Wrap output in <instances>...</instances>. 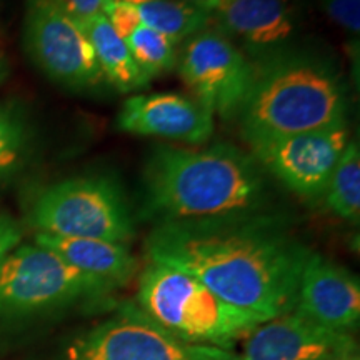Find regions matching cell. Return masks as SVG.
<instances>
[{
  "label": "cell",
  "mask_w": 360,
  "mask_h": 360,
  "mask_svg": "<svg viewBox=\"0 0 360 360\" xmlns=\"http://www.w3.org/2000/svg\"><path fill=\"white\" fill-rule=\"evenodd\" d=\"M146 249L148 262L182 270L224 302L264 321L295 309L310 255L272 214L159 224Z\"/></svg>",
  "instance_id": "1"
},
{
  "label": "cell",
  "mask_w": 360,
  "mask_h": 360,
  "mask_svg": "<svg viewBox=\"0 0 360 360\" xmlns=\"http://www.w3.org/2000/svg\"><path fill=\"white\" fill-rule=\"evenodd\" d=\"M269 175L231 143L205 148L159 146L142 170V215L155 225L267 214Z\"/></svg>",
  "instance_id": "2"
},
{
  "label": "cell",
  "mask_w": 360,
  "mask_h": 360,
  "mask_svg": "<svg viewBox=\"0 0 360 360\" xmlns=\"http://www.w3.org/2000/svg\"><path fill=\"white\" fill-rule=\"evenodd\" d=\"M347 87L339 69L309 52L283 51L254 62L242 105L244 139L322 130L345 124Z\"/></svg>",
  "instance_id": "3"
},
{
  "label": "cell",
  "mask_w": 360,
  "mask_h": 360,
  "mask_svg": "<svg viewBox=\"0 0 360 360\" xmlns=\"http://www.w3.org/2000/svg\"><path fill=\"white\" fill-rule=\"evenodd\" d=\"M139 305L179 339L222 349H231L232 342L265 322L259 315L224 302L195 277L154 262L141 277Z\"/></svg>",
  "instance_id": "4"
},
{
  "label": "cell",
  "mask_w": 360,
  "mask_h": 360,
  "mask_svg": "<svg viewBox=\"0 0 360 360\" xmlns=\"http://www.w3.org/2000/svg\"><path fill=\"white\" fill-rule=\"evenodd\" d=\"M27 219L37 233L125 244L135 233L129 202L109 175H84L49 184L29 197Z\"/></svg>",
  "instance_id": "5"
},
{
  "label": "cell",
  "mask_w": 360,
  "mask_h": 360,
  "mask_svg": "<svg viewBox=\"0 0 360 360\" xmlns=\"http://www.w3.org/2000/svg\"><path fill=\"white\" fill-rule=\"evenodd\" d=\"M110 289L40 245H17L0 262V317H22L105 295Z\"/></svg>",
  "instance_id": "6"
},
{
  "label": "cell",
  "mask_w": 360,
  "mask_h": 360,
  "mask_svg": "<svg viewBox=\"0 0 360 360\" xmlns=\"http://www.w3.org/2000/svg\"><path fill=\"white\" fill-rule=\"evenodd\" d=\"M70 360H240L231 349L191 344L127 305L72 344Z\"/></svg>",
  "instance_id": "7"
},
{
  "label": "cell",
  "mask_w": 360,
  "mask_h": 360,
  "mask_svg": "<svg viewBox=\"0 0 360 360\" xmlns=\"http://www.w3.org/2000/svg\"><path fill=\"white\" fill-rule=\"evenodd\" d=\"M179 74L202 105L222 119L238 117L254 80V62L219 29L192 35L177 56Z\"/></svg>",
  "instance_id": "8"
},
{
  "label": "cell",
  "mask_w": 360,
  "mask_h": 360,
  "mask_svg": "<svg viewBox=\"0 0 360 360\" xmlns=\"http://www.w3.org/2000/svg\"><path fill=\"white\" fill-rule=\"evenodd\" d=\"M24 45L42 74L62 87L89 90L103 80L84 30L52 0H27Z\"/></svg>",
  "instance_id": "9"
},
{
  "label": "cell",
  "mask_w": 360,
  "mask_h": 360,
  "mask_svg": "<svg viewBox=\"0 0 360 360\" xmlns=\"http://www.w3.org/2000/svg\"><path fill=\"white\" fill-rule=\"evenodd\" d=\"M252 155L290 192L321 199L342 152L349 143L347 122L322 130L247 139Z\"/></svg>",
  "instance_id": "10"
},
{
  "label": "cell",
  "mask_w": 360,
  "mask_h": 360,
  "mask_svg": "<svg viewBox=\"0 0 360 360\" xmlns=\"http://www.w3.org/2000/svg\"><path fill=\"white\" fill-rule=\"evenodd\" d=\"M240 360H359L349 332L326 327L294 309L259 323L249 334Z\"/></svg>",
  "instance_id": "11"
},
{
  "label": "cell",
  "mask_w": 360,
  "mask_h": 360,
  "mask_svg": "<svg viewBox=\"0 0 360 360\" xmlns=\"http://www.w3.org/2000/svg\"><path fill=\"white\" fill-rule=\"evenodd\" d=\"M122 132L202 146L214 134V114L195 97L139 94L129 97L117 117Z\"/></svg>",
  "instance_id": "12"
},
{
  "label": "cell",
  "mask_w": 360,
  "mask_h": 360,
  "mask_svg": "<svg viewBox=\"0 0 360 360\" xmlns=\"http://www.w3.org/2000/svg\"><path fill=\"white\" fill-rule=\"evenodd\" d=\"M219 30L240 40L244 53L255 62L289 51L295 17L287 0H220L210 13Z\"/></svg>",
  "instance_id": "13"
},
{
  "label": "cell",
  "mask_w": 360,
  "mask_h": 360,
  "mask_svg": "<svg viewBox=\"0 0 360 360\" xmlns=\"http://www.w3.org/2000/svg\"><path fill=\"white\" fill-rule=\"evenodd\" d=\"M295 309L326 327L352 330L360 321L359 278L323 255L310 252L300 274Z\"/></svg>",
  "instance_id": "14"
},
{
  "label": "cell",
  "mask_w": 360,
  "mask_h": 360,
  "mask_svg": "<svg viewBox=\"0 0 360 360\" xmlns=\"http://www.w3.org/2000/svg\"><path fill=\"white\" fill-rule=\"evenodd\" d=\"M35 244L52 250L72 267L102 282L110 290L125 285L137 270V260L125 244L51 233H37Z\"/></svg>",
  "instance_id": "15"
},
{
  "label": "cell",
  "mask_w": 360,
  "mask_h": 360,
  "mask_svg": "<svg viewBox=\"0 0 360 360\" xmlns=\"http://www.w3.org/2000/svg\"><path fill=\"white\" fill-rule=\"evenodd\" d=\"M80 29L92 45L103 79L109 80L119 92L124 94L147 87L148 80L135 65L127 44L115 32L103 13L85 22Z\"/></svg>",
  "instance_id": "16"
},
{
  "label": "cell",
  "mask_w": 360,
  "mask_h": 360,
  "mask_svg": "<svg viewBox=\"0 0 360 360\" xmlns=\"http://www.w3.org/2000/svg\"><path fill=\"white\" fill-rule=\"evenodd\" d=\"M137 12L143 25L179 44L207 29L212 20L209 12L186 0H124Z\"/></svg>",
  "instance_id": "17"
},
{
  "label": "cell",
  "mask_w": 360,
  "mask_h": 360,
  "mask_svg": "<svg viewBox=\"0 0 360 360\" xmlns=\"http://www.w3.org/2000/svg\"><path fill=\"white\" fill-rule=\"evenodd\" d=\"M34 155V127L19 102L0 103V188L24 172Z\"/></svg>",
  "instance_id": "18"
},
{
  "label": "cell",
  "mask_w": 360,
  "mask_h": 360,
  "mask_svg": "<svg viewBox=\"0 0 360 360\" xmlns=\"http://www.w3.org/2000/svg\"><path fill=\"white\" fill-rule=\"evenodd\" d=\"M328 209L337 217L359 224L360 220V148L349 141L323 192Z\"/></svg>",
  "instance_id": "19"
},
{
  "label": "cell",
  "mask_w": 360,
  "mask_h": 360,
  "mask_svg": "<svg viewBox=\"0 0 360 360\" xmlns=\"http://www.w3.org/2000/svg\"><path fill=\"white\" fill-rule=\"evenodd\" d=\"M124 40L135 65L148 82L177 65V44L142 22L135 25Z\"/></svg>",
  "instance_id": "20"
},
{
  "label": "cell",
  "mask_w": 360,
  "mask_h": 360,
  "mask_svg": "<svg viewBox=\"0 0 360 360\" xmlns=\"http://www.w3.org/2000/svg\"><path fill=\"white\" fill-rule=\"evenodd\" d=\"M328 19L357 37L360 32V0H321Z\"/></svg>",
  "instance_id": "21"
},
{
  "label": "cell",
  "mask_w": 360,
  "mask_h": 360,
  "mask_svg": "<svg viewBox=\"0 0 360 360\" xmlns=\"http://www.w3.org/2000/svg\"><path fill=\"white\" fill-rule=\"evenodd\" d=\"M103 15L107 17L115 32L122 39L132 32L135 25L141 24L137 12L124 0H107L105 6H103Z\"/></svg>",
  "instance_id": "22"
},
{
  "label": "cell",
  "mask_w": 360,
  "mask_h": 360,
  "mask_svg": "<svg viewBox=\"0 0 360 360\" xmlns=\"http://www.w3.org/2000/svg\"><path fill=\"white\" fill-rule=\"evenodd\" d=\"M52 2L72 20L82 25L103 13V6L107 0H52Z\"/></svg>",
  "instance_id": "23"
},
{
  "label": "cell",
  "mask_w": 360,
  "mask_h": 360,
  "mask_svg": "<svg viewBox=\"0 0 360 360\" xmlns=\"http://www.w3.org/2000/svg\"><path fill=\"white\" fill-rule=\"evenodd\" d=\"M22 227L15 219L0 214V262L15 249L22 240Z\"/></svg>",
  "instance_id": "24"
},
{
  "label": "cell",
  "mask_w": 360,
  "mask_h": 360,
  "mask_svg": "<svg viewBox=\"0 0 360 360\" xmlns=\"http://www.w3.org/2000/svg\"><path fill=\"white\" fill-rule=\"evenodd\" d=\"M186 2L202 8V11H204V12L212 13L215 11V7H217L219 4H220V0H186Z\"/></svg>",
  "instance_id": "25"
},
{
  "label": "cell",
  "mask_w": 360,
  "mask_h": 360,
  "mask_svg": "<svg viewBox=\"0 0 360 360\" xmlns=\"http://www.w3.org/2000/svg\"><path fill=\"white\" fill-rule=\"evenodd\" d=\"M7 72H8L7 60H6V57H4L2 53H0V84H2L4 80H6V77H7Z\"/></svg>",
  "instance_id": "26"
}]
</instances>
